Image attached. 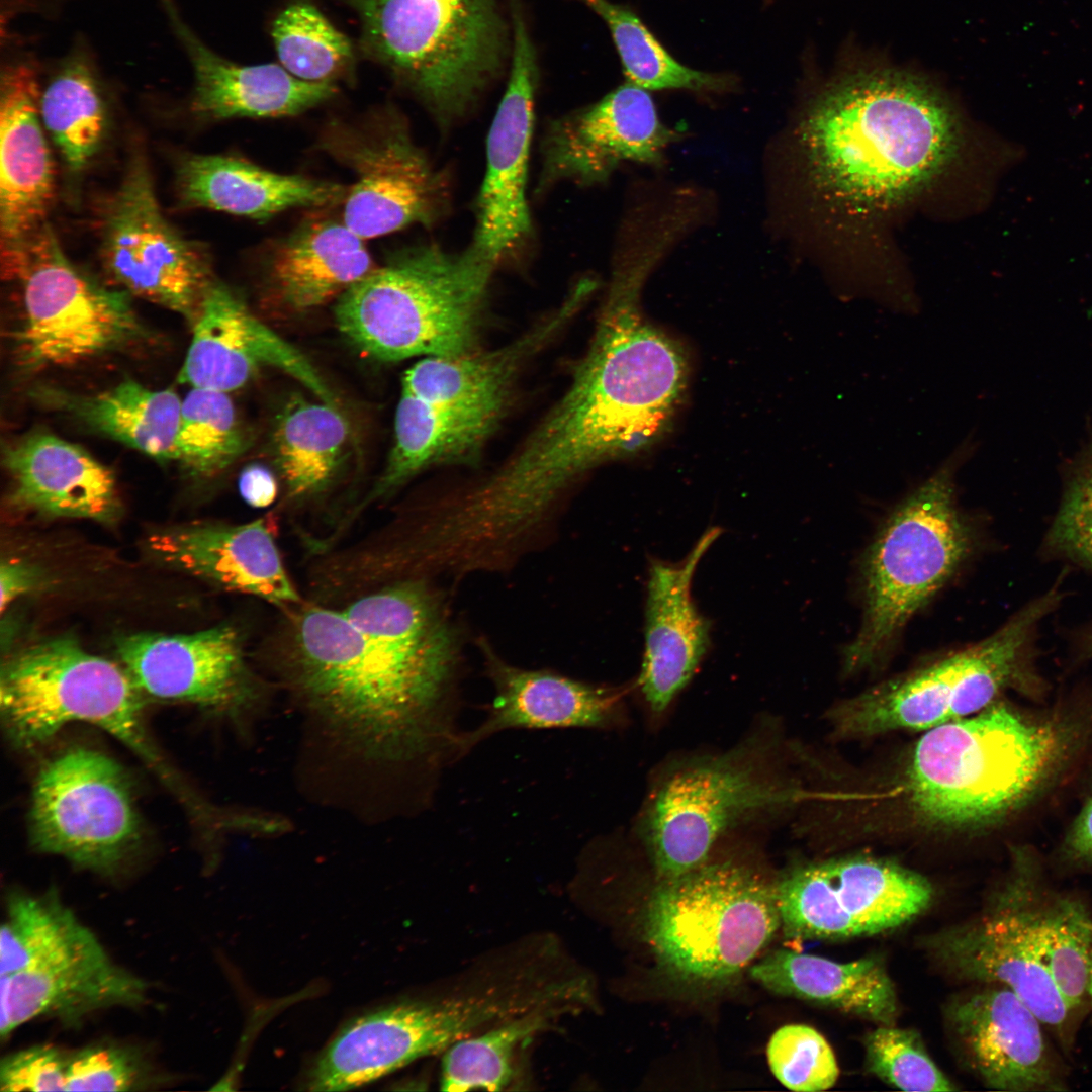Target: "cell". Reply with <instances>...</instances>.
<instances>
[{
	"instance_id": "obj_34",
	"label": "cell",
	"mask_w": 1092,
	"mask_h": 1092,
	"mask_svg": "<svg viewBox=\"0 0 1092 1092\" xmlns=\"http://www.w3.org/2000/svg\"><path fill=\"white\" fill-rule=\"evenodd\" d=\"M750 976L768 991L871 1020L894 1024L898 1015L895 986L884 964L867 957L850 962L777 949L750 968Z\"/></svg>"
},
{
	"instance_id": "obj_38",
	"label": "cell",
	"mask_w": 1092,
	"mask_h": 1092,
	"mask_svg": "<svg viewBox=\"0 0 1092 1092\" xmlns=\"http://www.w3.org/2000/svg\"><path fill=\"white\" fill-rule=\"evenodd\" d=\"M580 1009L572 1004L541 1007L455 1042L444 1052L441 1089L504 1090L515 1078L518 1052L559 1018Z\"/></svg>"
},
{
	"instance_id": "obj_21",
	"label": "cell",
	"mask_w": 1092,
	"mask_h": 1092,
	"mask_svg": "<svg viewBox=\"0 0 1092 1092\" xmlns=\"http://www.w3.org/2000/svg\"><path fill=\"white\" fill-rule=\"evenodd\" d=\"M945 1013L957 1051L987 1087L1009 1092L1066 1089L1042 1022L1011 990L988 985L958 996Z\"/></svg>"
},
{
	"instance_id": "obj_39",
	"label": "cell",
	"mask_w": 1092,
	"mask_h": 1092,
	"mask_svg": "<svg viewBox=\"0 0 1092 1092\" xmlns=\"http://www.w3.org/2000/svg\"><path fill=\"white\" fill-rule=\"evenodd\" d=\"M580 1L606 23L628 82L647 91L720 93L731 87L733 81L727 76L695 70L676 61L629 8L610 0Z\"/></svg>"
},
{
	"instance_id": "obj_37",
	"label": "cell",
	"mask_w": 1092,
	"mask_h": 1092,
	"mask_svg": "<svg viewBox=\"0 0 1092 1092\" xmlns=\"http://www.w3.org/2000/svg\"><path fill=\"white\" fill-rule=\"evenodd\" d=\"M276 462L291 497L324 490L347 454L350 427L340 407L292 395L274 431Z\"/></svg>"
},
{
	"instance_id": "obj_52",
	"label": "cell",
	"mask_w": 1092,
	"mask_h": 1092,
	"mask_svg": "<svg viewBox=\"0 0 1092 1092\" xmlns=\"http://www.w3.org/2000/svg\"><path fill=\"white\" fill-rule=\"evenodd\" d=\"M1067 640L1074 661L1092 659V621L1070 631Z\"/></svg>"
},
{
	"instance_id": "obj_49",
	"label": "cell",
	"mask_w": 1092,
	"mask_h": 1092,
	"mask_svg": "<svg viewBox=\"0 0 1092 1092\" xmlns=\"http://www.w3.org/2000/svg\"><path fill=\"white\" fill-rule=\"evenodd\" d=\"M239 490L243 499L250 506L264 508L275 499L277 483L270 470L253 464L242 471L239 478Z\"/></svg>"
},
{
	"instance_id": "obj_44",
	"label": "cell",
	"mask_w": 1092,
	"mask_h": 1092,
	"mask_svg": "<svg viewBox=\"0 0 1092 1092\" xmlns=\"http://www.w3.org/2000/svg\"><path fill=\"white\" fill-rule=\"evenodd\" d=\"M77 918L55 893H10L0 934V975L23 969Z\"/></svg>"
},
{
	"instance_id": "obj_45",
	"label": "cell",
	"mask_w": 1092,
	"mask_h": 1092,
	"mask_svg": "<svg viewBox=\"0 0 1092 1092\" xmlns=\"http://www.w3.org/2000/svg\"><path fill=\"white\" fill-rule=\"evenodd\" d=\"M863 1045L868 1071L896 1089L909 1092L957 1090L914 1030L893 1024L879 1025L866 1035Z\"/></svg>"
},
{
	"instance_id": "obj_24",
	"label": "cell",
	"mask_w": 1092,
	"mask_h": 1092,
	"mask_svg": "<svg viewBox=\"0 0 1092 1092\" xmlns=\"http://www.w3.org/2000/svg\"><path fill=\"white\" fill-rule=\"evenodd\" d=\"M934 959L963 979L1011 990L1043 1025L1061 1030L1068 1006L1011 907L995 893L977 918L932 935Z\"/></svg>"
},
{
	"instance_id": "obj_30",
	"label": "cell",
	"mask_w": 1092,
	"mask_h": 1092,
	"mask_svg": "<svg viewBox=\"0 0 1092 1092\" xmlns=\"http://www.w3.org/2000/svg\"><path fill=\"white\" fill-rule=\"evenodd\" d=\"M375 267L364 239L343 220L315 213L273 249L265 292L286 311H308L337 301Z\"/></svg>"
},
{
	"instance_id": "obj_13",
	"label": "cell",
	"mask_w": 1092,
	"mask_h": 1092,
	"mask_svg": "<svg viewBox=\"0 0 1092 1092\" xmlns=\"http://www.w3.org/2000/svg\"><path fill=\"white\" fill-rule=\"evenodd\" d=\"M318 147L354 176L342 220L362 239L430 225L444 213L447 181L395 109L385 106L353 122L331 120Z\"/></svg>"
},
{
	"instance_id": "obj_19",
	"label": "cell",
	"mask_w": 1092,
	"mask_h": 1092,
	"mask_svg": "<svg viewBox=\"0 0 1092 1092\" xmlns=\"http://www.w3.org/2000/svg\"><path fill=\"white\" fill-rule=\"evenodd\" d=\"M116 651L139 690L155 698L234 713L258 697L241 638L231 626L124 635L116 640Z\"/></svg>"
},
{
	"instance_id": "obj_41",
	"label": "cell",
	"mask_w": 1092,
	"mask_h": 1092,
	"mask_svg": "<svg viewBox=\"0 0 1092 1092\" xmlns=\"http://www.w3.org/2000/svg\"><path fill=\"white\" fill-rule=\"evenodd\" d=\"M251 445V434L228 393L192 388L182 399L177 460L196 477L219 474Z\"/></svg>"
},
{
	"instance_id": "obj_7",
	"label": "cell",
	"mask_w": 1092,
	"mask_h": 1092,
	"mask_svg": "<svg viewBox=\"0 0 1092 1092\" xmlns=\"http://www.w3.org/2000/svg\"><path fill=\"white\" fill-rule=\"evenodd\" d=\"M1063 581L1058 576L979 642L842 704L834 713L838 729L861 736L929 730L982 711L1006 689L1041 695L1046 681L1037 666L1039 630L1067 596Z\"/></svg>"
},
{
	"instance_id": "obj_12",
	"label": "cell",
	"mask_w": 1092,
	"mask_h": 1092,
	"mask_svg": "<svg viewBox=\"0 0 1092 1092\" xmlns=\"http://www.w3.org/2000/svg\"><path fill=\"white\" fill-rule=\"evenodd\" d=\"M743 752L673 770L651 794L640 832L659 880L703 864L731 828L796 799L794 790Z\"/></svg>"
},
{
	"instance_id": "obj_47",
	"label": "cell",
	"mask_w": 1092,
	"mask_h": 1092,
	"mask_svg": "<svg viewBox=\"0 0 1092 1092\" xmlns=\"http://www.w3.org/2000/svg\"><path fill=\"white\" fill-rule=\"evenodd\" d=\"M155 1068L136 1048L98 1042L70 1053L67 1091H131L157 1083Z\"/></svg>"
},
{
	"instance_id": "obj_53",
	"label": "cell",
	"mask_w": 1092,
	"mask_h": 1092,
	"mask_svg": "<svg viewBox=\"0 0 1092 1092\" xmlns=\"http://www.w3.org/2000/svg\"><path fill=\"white\" fill-rule=\"evenodd\" d=\"M1088 998L1090 999L1092 1006V964L1090 969L1089 985H1088Z\"/></svg>"
},
{
	"instance_id": "obj_4",
	"label": "cell",
	"mask_w": 1092,
	"mask_h": 1092,
	"mask_svg": "<svg viewBox=\"0 0 1092 1092\" xmlns=\"http://www.w3.org/2000/svg\"><path fill=\"white\" fill-rule=\"evenodd\" d=\"M1083 718L1067 709L1023 713L1003 701L926 730L908 771L912 802L929 821L980 826L1023 808L1085 744Z\"/></svg>"
},
{
	"instance_id": "obj_29",
	"label": "cell",
	"mask_w": 1092,
	"mask_h": 1092,
	"mask_svg": "<svg viewBox=\"0 0 1092 1092\" xmlns=\"http://www.w3.org/2000/svg\"><path fill=\"white\" fill-rule=\"evenodd\" d=\"M3 463L13 495L25 508L54 517L112 522L120 499L112 471L83 448L46 432L8 445Z\"/></svg>"
},
{
	"instance_id": "obj_22",
	"label": "cell",
	"mask_w": 1092,
	"mask_h": 1092,
	"mask_svg": "<svg viewBox=\"0 0 1092 1092\" xmlns=\"http://www.w3.org/2000/svg\"><path fill=\"white\" fill-rule=\"evenodd\" d=\"M40 95L32 65L7 66L0 94L1 264L17 278L54 193V169L40 124Z\"/></svg>"
},
{
	"instance_id": "obj_9",
	"label": "cell",
	"mask_w": 1092,
	"mask_h": 1092,
	"mask_svg": "<svg viewBox=\"0 0 1092 1092\" xmlns=\"http://www.w3.org/2000/svg\"><path fill=\"white\" fill-rule=\"evenodd\" d=\"M643 928L659 964L694 982L739 974L781 928L776 883L734 861L704 862L659 880Z\"/></svg>"
},
{
	"instance_id": "obj_35",
	"label": "cell",
	"mask_w": 1092,
	"mask_h": 1092,
	"mask_svg": "<svg viewBox=\"0 0 1092 1092\" xmlns=\"http://www.w3.org/2000/svg\"><path fill=\"white\" fill-rule=\"evenodd\" d=\"M502 416L486 410L431 403L401 390L393 446L371 496L396 489L431 466L473 461Z\"/></svg>"
},
{
	"instance_id": "obj_11",
	"label": "cell",
	"mask_w": 1092,
	"mask_h": 1092,
	"mask_svg": "<svg viewBox=\"0 0 1092 1092\" xmlns=\"http://www.w3.org/2000/svg\"><path fill=\"white\" fill-rule=\"evenodd\" d=\"M17 278L23 320L15 347L24 369L74 365L148 337L131 294L104 287L79 271L47 223L30 242Z\"/></svg>"
},
{
	"instance_id": "obj_20",
	"label": "cell",
	"mask_w": 1092,
	"mask_h": 1092,
	"mask_svg": "<svg viewBox=\"0 0 1092 1092\" xmlns=\"http://www.w3.org/2000/svg\"><path fill=\"white\" fill-rule=\"evenodd\" d=\"M512 39L510 74L487 136L486 173L471 243L496 263L531 229L526 185L538 64L527 29L515 30Z\"/></svg>"
},
{
	"instance_id": "obj_14",
	"label": "cell",
	"mask_w": 1092,
	"mask_h": 1092,
	"mask_svg": "<svg viewBox=\"0 0 1092 1092\" xmlns=\"http://www.w3.org/2000/svg\"><path fill=\"white\" fill-rule=\"evenodd\" d=\"M29 827L39 852L98 873L117 869L142 835L126 771L86 747L70 748L41 767L33 786Z\"/></svg>"
},
{
	"instance_id": "obj_23",
	"label": "cell",
	"mask_w": 1092,
	"mask_h": 1092,
	"mask_svg": "<svg viewBox=\"0 0 1092 1092\" xmlns=\"http://www.w3.org/2000/svg\"><path fill=\"white\" fill-rule=\"evenodd\" d=\"M676 134L659 119L649 92L631 82L549 128L544 178L601 182L623 161L663 162Z\"/></svg>"
},
{
	"instance_id": "obj_3",
	"label": "cell",
	"mask_w": 1092,
	"mask_h": 1092,
	"mask_svg": "<svg viewBox=\"0 0 1092 1092\" xmlns=\"http://www.w3.org/2000/svg\"><path fill=\"white\" fill-rule=\"evenodd\" d=\"M956 113L927 80L887 66L854 67L814 96L798 127L809 177L858 207L900 202L946 165Z\"/></svg>"
},
{
	"instance_id": "obj_48",
	"label": "cell",
	"mask_w": 1092,
	"mask_h": 1092,
	"mask_svg": "<svg viewBox=\"0 0 1092 1092\" xmlns=\"http://www.w3.org/2000/svg\"><path fill=\"white\" fill-rule=\"evenodd\" d=\"M69 1056L51 1044L8 1054L0 1064L1 1091H67Z\"/></svg>"
},
{
	"instance_id": "obj_2",
	"label": "cell",
	"mask_w": 1092,
	"mask_h": 1092,
	"mask_svg": "<svg viewBox=\"0 0 1092 1092\" xmlns=\"http://www.w3.org/2000/svg\"><path fill=\"white\" fill-rule=\"evenodd\" d=\"M459 651L449 616L372 637L342 611L313 607L295 621L290 661L315 709L372 750L418 760L438 779L460 760Z\"/></svg>"
},
{
	"instance_id": "obj_15",
	"label": "cell",
	"mask_w": 1092,
	"mask_h": 1092,
	"mask_svg": "<svg viewBox=\"0 0 1092 1092\" xmlns=\"http://www.w3.org/2000/svg\"><path fill=\"white\" fill-rule=\"evenodd\" d=\"M776 890L784 935L798 940L892 930L922 914L933 898L922 875L869 856L801 866L777 882Z\"/></svg>"
},
{
	"instance_id": "obj_32",
	"label": "cell",
	"mask_w": 1092,
	"mask_h": 1092,
	"mask_svg": "<svg viewBox=\"0 0 1092 1092\" xmlns=\"http://www.w3.org/2000/svg\"><path fill=\"white\" fill-rule=\"evenodd\" d=\"M1004 883L995 892L1015 912L1056 986L1074 1011L1088 997L1092 919L1078 899L1046 891L1029 849L1012 850Z\"/></svg>"
},
{
	"instance_id": "obj_36",
	"label": "cell",
	"mask_w": 1092,
	"mask_h": 1092,
	"mask_svg": "<svg viewBox=\"0 0 1092 1092\" xmlns=\"http://www.w3.org/2000/svg\"><path fill=\"white\" fill-rule=\"evenodd\" d=\"M31 396L146 455L177 460L182 399L172 390H153L126 380L89 394L39 386Z\"/></svg>"
},
{
	"instance_id": "obj_28",
	"label": "cell",
	"mask_w": 1092,
	"mask_h": 1092,
	"mask_svg": "<svg viewBox=\"0 0 1092 1092\" xmlns=\"http://www.w3.org/2000/svg\"><path fill=\"white\" fill-rule=\"evenodd\" d=\"M593 285L581 282L555 311L500 348L425 357L405 371L402 391L435 404L504 414L518 372L572 320Z\"/></svg>"
},
{
	"instance_id": "obj_16",
	"label": "cell",
	"mask_w": 1092,
	"mask_h": 1092,
	"mask_svg": "<svg viewBox=\"0 0 1092 1092\" xmlns=\"http://www.w3.org/2000/svg\"><path fill=\"white\" fill-rule=\"evenodd\" d=\"M101 256L131 295L173 310L193 325L211 283L209 257L163 215L148 164L135 154L105 213Z\"/></svg>"
},
{
	"instance_id": "obj_43",
	"label": "cell",
	"mask_w": 1092,
	"mask_h": 1092,
	"mask_svg": "<svg viewBox=\"0 0 1092 1092\" xmlns=\"http://www.w3.org/2000/svg\"><path fill=\"white\" fill-rule=\"evenodd\" d=\"M1038 556L1092 573V443L1065 470L1060 503Z\"/></svg>"
},
{
	"instance_id": "obj_8",
	"label": "cell",
	"mask_w": 1092,
	"mask_h": 1092,
	"mask_svg": "<svg viewBox=\"0 0 1092 1092\" xmlns=\"http://www.w3.org/2000/svg\"><path fill=\"white\" fill-rule=\"evenodd\" d=\"M361 25L362 51L435 117L463 114L506 54L494 0H345Z\"/></svg>"
},
{
	"instance_id": "obj_46",
	"label": "cell",
	"mask_w": 1092,
	"mask_h": 1092,
	"mask_svg": "<svg viewBox=\"0 0 1092 1092\" xmlns=\"http://www.w3.org/2000/svg\"><path fill=\"white\" fill-rule=\"evenodd\" d=\"M767 1060L778 1081L793 1091L827 1090L839 1076L837 1061L828 1041L805 1024L780 1027L769 1039Z\"/></svg>"
},
{
	"instance_id": "obj_5",
	"label": "cell",
	"mask_w": 1092,
	"mask_h": 1092,
	"mask_svg": "<svg viewBox=\"0 0 1092 1092\" xmlns=\"http://www.w3.org/2000/svg\"><path fill=\"white\" fill-rule=\"evenodd\" d=\"M496 264L472 245L396 251L336 301L337 326L381 361L470 352Z\"/></svg>"
},
{
	"instance_id": "obj_40",
	"label": "cell",
	"mask_w": 1092,
	"mask_h": 1092,
	"mask_svg": "<svg viewBox=\"0 0 1092 1092\" xmlns=\"http://www.w3.org/2000/svg\"><path fill=\"white\" fill-rule=\"evenodd\" d=\"M43 125L74 171L84 168L99 148L105 111L94 75L83 57L68 60L39 101Z\"/></svg>"
},
{
	"instance_id": "obj_10",
	"label": "cell",
	"mask_w": 1092,
	"mask_h": 1092,
	"mask_svg": "<svg viewBox=\"0 0 1092 1092\" xmlns=\"http://www.w3.org/2000/svg\"><path fill=\"white\" fill-rule=\"evenodd\" d=\"M141 695L124 668L69 637L18 651L1 672L2 717L16 744L31 748L70 722H87L120 740L185 799L189 793L146 729Z\"/></svg>"
},
{
	"instance_id": "obj_26",
	"label": "cell",
	"mask_w": 1092,
	"mask_h": 1092,
	"mask_svg": "<svg viewBox=\"0 0 1092 1092\" xmlns=\"http://www.w3.org/2000/svg\"><path fill=\"white\" fill-rule=\"evenodd\" d=\"M494 696L485 717L462 731L460 758L489 737L513 729H602L616 724L619 693L545 669L510 664L485 642L479 643Z\"/></svg>"
},
{
	"instance_id": "obj_50",
	"label": "cell",
	"mask_w": 1092,
	"mask_h": 1092,
	"mask_svg": "<svg viewBox=\"0 0 1092 1092\" xmlns=\"http://www.w3.org/2000/svg\"><path fill=\"white\" fill-rule=\"evenodd\" d=\"M38 574L32 566L20 560L3 561L0 569L1 611L16 598L33 588Z\"/></svg>"
},
{
	"instance_id": "obj_51",
	"label": "cell",
	"mask_w": 1092,
	"mask_h": 1092,
	"mask_svg": "<svg viewBox=\"0 0 1092 1092\" xmlns=\"http://www.w3.org/2000/svg\"><path fill=\"white\" fill-rule=\"evenodd\" d=\"M1064 847L1070 857L1092 862V795L1069 829Z\"/></svg>"
},
{
	"instance_id": "obj_31",
	"label": "cell",
	"mask_w": 1092,
	"mask_h": 1092,
	"mask_svg": "<svg viewBox=\"0 0 1092 1092\" xmlns=\"http://www.w3.org/2000/svg\"><path fill=\"white\" fill-rule=\"evenodd\" d=\"M165 2L194 68L191 107L197 115L208 120L290 117L337 95L335 83L300 80L280 64L242 66L221 58L183 25L170 0Z\"/></svg>"
},
{
	"instance_id": "obj_17",
	"label": "cell",
	"mask_w": 1092,
	"mask_h": 1092,
	"mask_svg": "<svg viewBox=\"0 0 1092 1092\" xmlns=\"http://www.w3.org/2000/svg\"><path fill=\"white\" fill-rule=\"evenodd\" d=\"M148 984L116 963L77 919L23 969L0 975V1035L38 1017L74 1025L112 1007L146 1002Z\"/></svg>"
},
{
	"instance_id": "obj_42",
	"label": "cell",
	"mask_w": 1092,
	"mask_h": 1092,
	"mask_svg": "<svg viewBox=\"0 0 1092 1092\" xmlns=\"http://www.w3.org/2000/svg\"><path fill=\"white\" fill-rule=\"evenodd\" d=\"M271 35L280 65L311 83H335L353 62L349 39L308 1L287 5L275 18Z\"/></svg>"
},
{
	"instance_id": "obj_33",
	"label": "cell",
	"mask_w": 1092,
	"mask_h": 1092,
	"mask_svg": "<svg viewBox=\"0 0 1092 1092\" xmlns=\"http://www.w3.org/2000/svg\"><path fill=\"white\" fill-rule=\"evenodd\" d=\"M177 186L181 202L188 207L257 221L292 208L333 206L344 201L348 190L341 184L277 173L228 155L186 157L178 168Z\"/></svg>"
},
{
	"instance_id": "obj_18",
	"label": "cell",
	"mask_w": 1092,
	"mask_h": 1092,
	"mask_svg": "<svg viewBox=\"0 0 1092 1092\" xmlns=\"http://www.w3.org/2000/svg\"><path fill=\"white\" fill-rule=\"evenodd\" d=\"M192 326L179 382L229 393L262 369L275 368L300 382L318 400L339 407L337 396L310 360L218 280L206 288Z\"/></svg>"
},
{
	"instance_id": "obj_25",
	"label": "cell",
	"mask_w": 1092,
	"mask_h": 1092,
	"mask_svg": "<svg viewBox=\"0 0 1092 1092\" xmlns=\"http://www.w3.org/2000/svg\"><path fill=\"white\" fill-rule=\"evenodd\" d=\"M721 530L708 529L677 563L652 559L645 605L640 691L654 713L666 710L688 685L710 644V622L692 598L694 573Z\"/></svg>"
},
{
	"instance_id": "obj_1",
	"label": "cell",
	"mask_w": 1092,
	"mask_h": 1092,
	"mask_svg": "<svg viewBox=\"0 0 1092 1092\" xmlns=\"http://www.w3.org/2000/svg\"><path fill=\"white\" fill-rule=\"evenodd\" d=\"M653 265L638 255L616 271L566 391L489 475L493 493L513 511L551 515L585 473L646 449L669 428L688 366L678 344L641 314L639 295Z\"/></svg>"
},
{
	"instance_id": "obj_6",
	"label": "cell",
	"mask_w": 1092,
	"mask_h": 1092,
	"mask_svg": "<svg viewBox=\"0 0 1092 1092\" xmlns=\"http://www.w3.org/2000/svg\"><path fill=\"white\" fill-rule=\"evenodd\" d=\"M966 437L939 467L892 511L862 565L864 612L845 648L847 671L873 665L909 619L978 546V534L957 506L956 476L973 455Z\"/></svg>"
},
{
	"instance_id": "obj_27",
	"label": "cell",
	"mask_w": 1092,
	"mask_h": 1092,
	"mask_svg": "<svg viewBox=\"0 0 1092 1092\" xmlns=\"http://www.w3.org/2000/svg\"><path fill=\"white\" fill-rule=\"evenodd\" d=\"M150 554L162 564L279 607L300 601L268 524H199L153 534Z\"/></svg>"
}]
</instances>
